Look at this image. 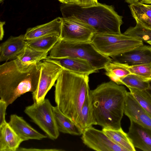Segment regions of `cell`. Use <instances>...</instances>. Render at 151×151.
<instances>
[{"label":"cell","instance_id":"6da1fadb","mask_svg":"<svg viewBox=\"0 0 151 151\" xmlns=\"http://www.w3.org/2000/svg\"><path fill=\"white\" fill-rule=\"evenodd\" d=\"M127 92L124 86L111 81L90 91L93 114L97 125L103 128L116 129L121 127Z\"/></svg>","mask_w":151,"mask_h":151},{"label":"cell","instance_id":"7a4b0ae2","mask_svg":"<svg viewBox=\"0 0 151 151\" xmlns=\"http://www.w3.org/2000/svg\"><path fill=\"white\" fill-rule=\"evenodd\" d=\"M89 79L88 75L63 69L55 85L57 106L77 125L82 106L89 93Z\"/></svg>","mask_w":151,"mask_h":151},{"label":"cell","instance_id":"3957f363","mask_svg":"<svg viewBox=\"0 0 151 151\" xmlns=\"http://www.w3.org/2000/svg\"><path fill=\"white\" fill-rule=\"evenodd\" d=\"M60 10L63 18L74 19L87 24L95 33H121L120 28L123 17L117 14L112 5L99 3L90 6L62 3Z\"/></svg>","mask_w":151,"mask_h":151},{"label":"cell","instance_id":"277c9868","mask_svg":"<svg viewBox=\"0 0 151 151\" xmlns=\"http://www.w3.org/2000/svg\"><path fill=\"white\" fill-rule=\"evenodd\" d=\"M38 63L24 71L17 68L14 60L0 65V99L7 106L25 93L36 91L40 75Z\"/></svg>","mask_w":151,"mask_h":151},{"label":"cell","instance_id":"5b68a950","mask_svg":"<svg viewBox=\"0 0 151 151\" xmlns=\"http://www.w3.org/2000/svg\"><path fill=\"white\" fill-rule=\"evenodd\" d=\"M49 57L56 58L72 57L88 61L98 70L104 69L111 61L109 57L102 55L91 42H73L60 39L49 51Z\"/></svg>","mask_w":151,"mask_h":151},{"label":"cell","instance_id":"8992f818","mask_svg":"<svg viewBox=\"0 0 151 151\" xmlns=\"http://www.w3.org/2000/svg\"><path fill=\"white\" fill-rule=\"evenodd\" d=\"M91 42L100 53L109 57L123 53L144 45L142 41L122 33H95Z\"/></svg>","mask_w":151,"mask_h":151},{"label":"cell","instance_id":"52a82bcc","mask_svg":"<svg viewBox=\"0 0 151 151\" xmlns=\"http://www.w3.org/2000/svg\"><path fill=\"white\" fill-rule=\"evenodd\" d=\"M53 106L48 99L34 103L26 107L24 113L52 140L59 135L53 111Z\"/></svg>","mask_w":151,"mask_h":151},{"label":"cell","instance_id":"ba28073f","mask_svg":"<svg viewBox=\"0 0 151 151\" xmlns=\"http://www.w3.org/2000/svg\"><path fill=\"white\" fill-rule=\"evenodd\" d=\"M40 68L39 82L36 91L32 93L34 103L43 101L54 85L63 68L51 62L43 60L39 63Z\"/></svg>","mask_w":151,"mask_h":151},{"label":"cell","instance_id":"9c48e42d","mask_svg":"<svg viewBox=\"0 0 151 151\" xmlns=\"http://www.w3.org/2000/svg\"><path fill=\"white\" fill-rule=\"evenodd\" d=\"M95 33L90 26L77 20L62 17L60 39L73 42H91Z\"/></svg>","mask_w":151,"mask_h":151},{"label":"cell","instance_id":"30bf717a","mask_svg":"<svg viewBox=\"0 0 151 151\" xmlns=\"http://www.w3.org/2000/svg\"><path fill=\"white\" fill-rule=\"evenodd\" d=\"M83 143L89 148L97 151H127L114 142L103 131L92 126L85 129L82 134Z\"/></svg>","mask_w":151,"mask_h":151},{"label":"cell","instance_id":"8fae6325","mask_svg":"<svg viewBox=\"0 0 151 151\" xmlns=\"http://www.w3.org/2000/svg\"><path fill=\"white\" fill-rule=\"evenodd\" d=\"M111 58L113 61L129 65L150 64L151 63V47L143 45Z\"/></svg>","mask_w":151,"mask_h":151},{"label":"cell","instance_id":"7c38bea8","mask_svg":"<svg viewBox=\"0 0 151 151\" xmlns=\"http://www.w3.org/2000/svg\"><path fill=\"white\" fill-rule=\"evenodd\" d=\"M124 114L132 120L151 130V117L139 104L130 92H127Z\"/></svg>","mask_w":151,"mask_h":151},{"label":"cell","instance_id":"4fadbf2b","mask_svg":"<svg viewBox=\"0 0 151 151\" xmlns=\"http://www.w3.org/2000/svg\"><path fill=\"white\" fill-rule=\"evenodd\" d=\"M44 60L55 63L63 69L78 74L89 75L97 71L88 61L80 58H56L48 56Z\"/></svg>","mask_w":151,"mask_h":151},{"label":"cell","instance_id":"5bb4252c","mask_svg":"<svg viewBox=\"0 0 151 151\" xmlns=\"http://www.w3.org/2000/svg\"><path fill=\"white\" fill-rule=\"evenodd\" d=\"M127 134L134 147L144 151H151V130L132 120Z\"/></svg>","mask_w":151,"mask_h":151},{"label":"cell","instance_id":"9a60e30c","mask_svg":"<svg viewBox=\"0 0 151 151\" xmlns=\"http://www.w3.org/2000/svg\"><path fill=\"white\" fill-rule=\"evenodd\" d=\"M27 46L24 35L10 36L0 45V61L16 59Z\"/></svg>","mask_w":151,"mask_h":151},{"label":"cell","instance_id":"2e32d148","mask_svg":"<svg viewBox=\"0 0 151 151\" xmlns=\"http://www.w3.org/2000/svg\"><path fill=\"white\" fill-rule=\"evenodd\" d=\"M9 124L24 141L29 139L41 140L47 137L32 127L23 118L16 114L10 115Z\"/></svg>","mask_w":151,"mask_h":151},{"label":"cell","instance_id":"e0dca14e","mask_svg":"<svg viewBox=\"0 0 151 151\" xmlns=\"http://www.w3.org/2000/svg\"><path fill=\"white\" fill-rule=\"evenodd\" d=\"M62 18L58 17L45 24L27 29L24 34L25 40L33 39L50 35L60 36Z\"/></svg>","mask_w":151,"mask_h":151},{"label":"cell","instance_id":"ac0fdd59","mask_svg":"<svg viewBox=\"0 0 151 151\" xmlns=\"http://www.w3.org/2000/svg\"><path fill=\"white\" fill-rule=\"evenodd\" d=\"M49 52L41 51L27 46L23 51L14 59L17 68L21 71H26L33 66L45 59Z\"/></svg>","mask_w":151,"mask_h":151},{"label":"cell","instance_id":"d6986e66","mask_svg":"<svg viewBox=\"0 0 151 151\" xmlns=\"http://www.w3.org/2000/svg\"><path fill=\"white\" fill-rule=\"evenodd\" d=\"M23 141L8 123L0 126V151H16Z\"/></svg>","mask_w":151,"mask_h":151},{"label":"cell","instance_id":"ffe728a7","mask_svg":"<svg viewBox=\"0 0 151 151\" xmlns=\"http://www.w3.org/2000/svg\"><path fill=\"white\" fill-rule=\"evenodd\" d=\"M56 124L60 132L74 135L80 136L82 129L70 118L63 114L57 106H53Z\"/></svg>","mask_w":151,"mask_h":151},{"label":"cell","instance_id":"44dd1931","mask_svg":"<svg viewBox=\"0 0 151 151\" xmlns=\"http://www.w3.org/2000/svg\"><path fill=\"white\" fill-rule=\"evenodd\" d=\"M129 7L136 23L151 30V5L139 1L130 4Z\"/></svg>","mask_w":151,"mask_h":151},{"label":"cell","instance_id":"7402d4cb","mask_svg":"<svg viewBox=\"0 0 151 151\" xmlns=\"http://www.w3.org/2000/svg\"><path fill=\"white\" fill-rule=\"evenodd\" d=\"M77 125L83 131L92 125H97L93 115L89 93L87 95L82 106Z\"/></svg>","mask_w":151,"mask_h":151},{"label":"cell","instance_id":"603a6c76","mask_svg":"<svg viewBox=\"0 0 151 151\" xmlns=\"http://www.w3.org/2000/svg\"><path fill=\"white\" fill-rule=\"evenodd\" d=\"M102 130L114 142L127 151H136L127 134L123 130L122 127L116 129L104 128Z\"/></svg>","mask_w":151,"mask_h":151},{"label":"cell","instance_id":"cb8c5ba5","mask_svg":"<svg viewBox=\"0 0 151 151\" xmlns=\"http://www.w3.org/2000/svg\"><path fill=\"white\" fill-rule=\"evenodd\" d=\"M60 40V36L52 35L25 40L27 46L31 48L39 51L49 52Z\"/></svg>","mask_w":151,"mask_h":151},{"label":"cell","instance_id":"d4e9b609","mask_svg":"<svg viewBox=\"0 0 151 151\" xmlns=\"http://www.w3.org/2000/svg\"><path fill=\"white\" fill-rule=\"evenodd\" d=\"M105 74L111 80L118 85L122 78L131 74L124 63L112 60L108 63L104 68Z\"/></svg>","mask_w":151,"mask_h":151},{"label":"cell","instance_id":"484cf974","mask_svg":"<svg viewBox=\"0 0 151 151\" xmlns=\"http://www.w3.org/2000/svg\"><path fill=\"white\" fill-rule=\"evenodd\" d=\"M118 85H124L128 88L146 90L148 88L149 82L135 74H130L121 78Z\"/></svg>","mask_w":151,"mask_h":151},{"label":"cell","instance_id":"4316f807","mask_svg":"<svg viewBox=\"0 0 151 151\" xmlns=\"http://www.w3.org/2000/svg\"><path fill=\"white\" fill-rule=\"evenodd\" d=\"M130 92L136 100L151 117V95L146 90H139L133 88H129Z\"/></svg>","mask_w":151,"mask_h":151},{"label":"cell","instance_id":"83f0119b","mask_svg":"<svg viewBox=\"0 0 151 151\" xmlns=\"http://www.w3.org/2000/svg\"><path fill=\"white\" fill-rule=\"evenodd\" d=\"M123 34L146 42L151 40V30L137 23L135 26L130 27Z\"/></svg>","mask_w":151,"mask_h":151},{"label":"cell","instance_id":"f1b7e54d","mask_svg":"<svg viewBox=\"0 0 151 151\" xmlns=\"http://www.w3.org/2000/svg\"><path fill=\"white\" fill-rule=\"evenodd\" d=\"M124 64L131 74H135L149 82L151 81V63L134 65Z\"/></svg>","mask_w":151,"mask_h":151},{"label":"cell","instance_id":"f546056e","mask_svg":"<svg viewBox=\"0 0 151 151\" xmlns=\"http://www.w3.org/2000/svg\"><path fill=\"white\" fill-rule=\"evenodd\" d=\"M6 103L0 100V126L6 123L5 120L6 111L7 107Z\"/></svg>","mask_w":151,"mask_h":151},{"label":"cell","instance_id":"4dcf8cb0","mask_svg":"<svg viewBox=\"0 0 151 151\" xmlns=\"http://www.w3.org/2000/svg\"><path fill=\"white\" fill-rule=\"evenodd\" d=\"M98 3L97 0H76L74 4L82 6H90L96 5Z\"/></svg>","mask_w":151,"mask_h":151},{"label":"cell","instance_id":"1f68e13d","mask_svg":"<svg viewBox=\"0 0 151 151\" xmlns=\"http://www.w3.org/2000/svg\"><path fill=\"white\" fill-rule=\"evenodd\" d=\"M62 150L56 149H40L36 148H24L19 147L17 151H62Z\"/></svg>","mask_w":151,"mask_h":151},{"label":"cell","instance_id":"d6a6232c","mask_svg":"<svg viewBox=\"0 0 151 151\" xmlns=\"http://www.w3.org/2000/svg\"><path fill=\"white\" fill-rule=\"evenodd\" d=\"M5 22H0V40H3L4 35V31L3 28V26L5 24Z\"/></svg>","mask_w":151,"mask_h":151},{"label":"cell","instance_id":"836d02e7","mask_svg":"<svg viewBox=\"0 0 151 151\" xmlns=\"http://www.w3.org/2000/svg\"><path fill=\"white\" fill-rule=\"evenodd\" d=\"M63 4L74 3L76 0H58Z\"/></svg>","mask_w":151,"mask_h":151},{"label":"cell","instance_id":"e575fe53","mask_svg":"<svg viewBox=\"0 0 151 151\" xmlns=\"http://www.w3.org/2000/svg\"><path fill=\"white\" fill-rule=\"evenodd\" d=\"M139 1L142 3L145 4H151V0H139Z\"/></svg>","mask_w":151,"mask_h":151},{"label":"cell","instance_id":"d590c367","mask_svg":"<svg viewBox=\"0 0 151 151\" xmlns=\"http://www.w3.org/2000/svg\"><path fill=\"white\" fill-rule=\"evenodd\" d=\"M139 0H125L126 2L130 4L138 2Z\"/></svg>","mask_w":151,"mask_h":151},{"label":"cell","instance_id":"8d00e7d4","mask_svg":"<svg viewBox=\"0 0 151 151\" xmlns=\"http://www.w3.org/2000/svg\"><path fill=\"white\" fill-rule=\"evenodd\" d=\"M147 90L151 95V81L149 82V86Z\"/></svg>","mask_w":151,"mask_h":151},{"label":"cell","instance_id":"74e56055","mask_svg":"<svg viewBox=\"0 0 151 151\" xmlns=\"http://www.w3.org/2000/svg\"><path fill=\"white\" fill-rule=\"evenodd\" d=\"M146 42L150 45L151 47V40L148 41Z\"/></svg>","mask_w":151,"mask_h":151},{"label":"cell","instance_id":"f35d334b","mask_svg":"<svg viewBox=\"0 0 151 151\" xmlns=\"http://www.w3.org/2000/svg\"><path fill=\"white\" fill-rule=\"evenodd\" d=\"M3 0H0V2L1 3L3 1Z\"/></svg>","mask_w":151,"mask_h":151}]
</instances>
